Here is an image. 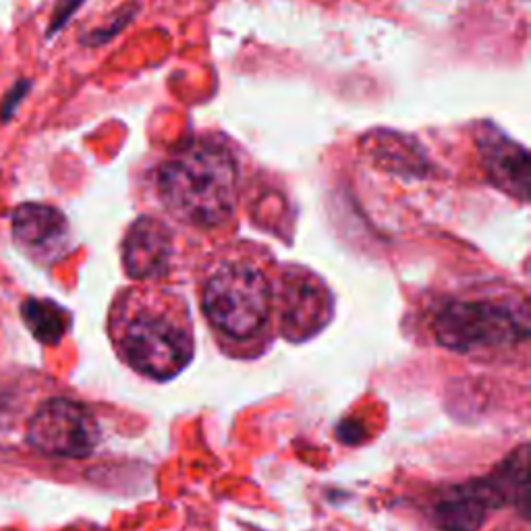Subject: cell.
Wrapping results in <instances>:
<instances>
[{"instance_id": "cell-1", "label": "cell", "mask_w": 531, "mask_h": 531, "mask_svg": "<svg viewBox=\"0 0 531 531\" xmlns=\"http://www.w3.org/2000/svg\"><path fill=\"white\" fill-rule=\"evenodd\" d=\"M108 334L121 361L156 382L177 378L195 355L189 305L173 289H125L110 307Z\"/></svg>"}, {"instance_id": "cell-2", "label": "cell", "mask_w": 531, "mask_h": 531, "mask_svg": "<svg viewBox=\"0 0 531 531\" xmlns=\"http://www.w3.org/2000/svg\"><path fill=\"white\" fill-rule=\"evenodd\" d=\"M276 274L249 247L216 256L200 278V303L216 339L235 349L262 343L274 320Z\"/></svg>"}, {"instance_id": "cell-3", "label": "cell", "mask_w": 531, "mask_h": 531, "mask_svg": "<svg viewBox=\"0 0 531 531\" xmlns=\"http://www.w3.org/2000/svg\"><path fill=\"white\" fill-rule=\"evenodd\" d=\"M156 193L164 210L187 227L225 225L239 198L235 154L214 139L191 142L158 166Z\"/></svg>"}, {"instance_id": "cell-4", "label": "cell", "mask_w": 531, "mask_h": 531, "mask_svg": "<svg viewBox=\"0 0 531 531\" xmlns=\"http://www.w3.org/2000/svg\"><path fill=\"white\" fill-rule=\"evenodd\" d=\"M436 341L453 351L471 353L521 343L529 337V314L525 303L500 299L449 301L434 318Z\"/></svg>"}, {"instance_id": "cell-5", "label": "cell", "mask_w": 531, "mask_h": 531, "mask_svg": "<svg viewBox=\"0 0 531 531\" xmlns=\"http://www.w3.org/2000/svg\"><path fill=\"white\" fill-rule=\"evenodd\" d=\"M529 449L500 465L490 478L449 490L434 507V521L444 531H478L486 517L505 505L527 507L529 492Z\"/></svg>"}, {"instance_id": "cell-6", "label": "cell", "mask_w": 531, "mask_h": 531, "mask_svg": "<svg viewBox=\"0 0 531 531\" xmlns=\"http://www.w3.org/2000/svg\"><path fill=\"white\" fill-rule=\"evenodd\" d=\"M25 436L27 444L46 457L86 459L100 442V426L86 405L54 397L30 417Z\"/></svg>"}, {"instance_id": "cell-7", "label": "cell", "mask_w": 531, "mask_h": 531, "mask_svg": "<svg viewBox=\"0 0 531 531\" xmlns=\"http://www.w3.org/2000/svg\"><path fill=\"white\" fill-rule=\"evenodd\" d=\"M274 318L291 343L318 334L332 318V293L318 274L303 266H285L276 274Z\"/></svg>"}, {"instance_id": "cell-8", "label": "cell", "mask_w": 531, "mask_h": 531, "mask_svg": "<svg viewBox=\"0 0 531 531\" xmlns=\"http://www.w3.org/2000/svg\"><path fill=\"white\" fill-rule=\"evenodd\" d=\"M473 137L488 181L502 193L527 204L531 193V156L527 148L490 121L475 127Z\"/></svg>"}, {"instance_id": "cell-9", "label": "cell", "mask_w": 531, "mask_h": 531, "mask_svg": "<svg viewBox=\"0 0 531 531\" xmlns=\"http://www.w3.org/2000/svg\"><path fill=\"white\" fill-rule=\"evenodd\" d=\"M11 233L23 254L40 264L63 258L71 247L67 216L54 206L27 202L13 210Z\"/></svg>"}, {"instance_id": "cell-10", "label": "cell", "mask_w": 531, "mask_h": 531, "mask_svg": "<svg viewBox=\"0 0 531 531\" xmlns=\"http://www.w3.org/2000/svg\"><path fill=\"white\" fill-rule=\"evenodd\" d=\"M173 231L156 216H139L123 239L125 272L139 283H156L173 262Z\"/></svg>"}, {"instance_id": "cell-11", "label": "cell", "mask_w": 531, "mask_h": 531, "mask_svg": "<svg viewBox=\"0 0 531 531\" xmlns=\"http://www.w3.org/2000/svg\"><path fill=\"white\" fill-rule=\"evenodd\" d=\"M361 142L366 144L368 154L376 158L380 169L424 177L430 166L424 148L411 135L382 129L363 135Z\"/></svg>"}, {"instance_id": "cell-12", "label": "cell", "mask_w": 531, "mask_h": 531, "mask_svg": "<svg viewBox=\"0 0 531 531\" xmlns=\"http://www.w3.org/2000/svg\"><path fill=\"white\" fill-rule=\"evenodd\" d=\"M21 318L42 345H59L71 328V314L52 299H25L21 303Z\"/></svg>"}, {"instance_id": "cell-13", "label": "cell", "mask_w": 531, "mask_h": 531, "mask_svg": "<svg viewBox=\"0 0 531 531\" xmlns=\"http://www.w3.org/2000/svg\"><path fill=\"white\" fill-rule=\"evenodd\" d=\"M139 9H142V7H139L137 0H129V3L119 7L102 25H98V27H94V30L83 34L81 40H79L81 46L98 48V46L113 42L121 32H125L127 27L135 21Z\"/></svg>"}, {"instance_id": "cell-14", "label": "cell", "mask_w": 531, "mask_h": 531, "mask_svg": "<svg viewBox=\"0 0 531 531\" xmlns=\"http://www.w3.org/2000/svg\"><path fill=\"white\" fill-rule=\"evenodd\" d=\"M30 90H32V79H17L15 81V86L5 96L3 104H0V123H9L13 119V115L17 113V108L27 98V94H30Z\"/></svg>"}, {"instance_id": "cell-15", "label": "cell", "mask_w": 531, "mask_h": 531, "mask_svg": "<svg viewBox=\"0 0 531 531\" xmlns=\"http://www.w3.org/2000/svg\"><path fill=\"white\" fill-rule=\"evenodd\" d=\"M83 3H86V0H59L57 9H54V13L50 17L46 38L52 40L54 36H57L63 27L73 19V15L83 7Z\"/></svg>"}]
</instances>
